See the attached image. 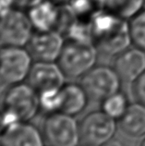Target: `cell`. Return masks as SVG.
<instances>
[{"label":"cell","instance_id":"6da1fadb","mask_svg":"<svg viewBox=\"0 0 145 146\" xmlns=\"http://www.w3.org/2000/svg\"><path fill=\"white\" fill-rule=\"evenodd\" d=\"M93 42L98 51L117 56L131 44L128 22L104 9L90 20Z\"/></svg>","mask_w":145,"mask_h":146},{"label":"cell","instance_id":"603a6c76","mask_svg":"<svg viewBox=\"0 0 145 146\" xmlns=\"http://www.w3.org/2000/svg\"><path fill=\"white\" fill-rule=\"evenodd\" d=\"M15 7L14 0H0V17L4 16Z\"/></svg>","mask_w":145,"mask_h":146},{"label":"cell","instance_id":"5b68a950","mask_svg":"<svg viewBox=\"0 0 145 146\" xmlns=\"http://www.w3.org/2000/svg\"><path fill=\"white\" fill-rule=\"evenodd\" d=\"M32 60L27 48L0 46V80L11 85L23 82L28 78Z\"/></svg>","mask_w":145,"mask_h":146},{"label":"cell","instance_id":"7402d4cb","mask_svg":"<svg viewBox=\"0 0 145 146\" xmlns=\"http://www.w3.org/2000/svg\"><path fill=\"white\" fill-rule=\"evenodd\" d=\"M15 7L21 9H30V7L36 6L43 0H14Z\"/></svg>","mask_w":145,"mask_h":146},{"label":"cell","instance_id":"e0dca14e","mask_svg":"<svg viewBox=\"0 0 145 146\" xmlns=\"http://www.w3.org/2000/svg\"><path fill=\"white\" fill-rule=\"evenodd\" d=\"M129 105L127 95L119 91L103 100L101 110L115 120H119L128 110Z\"/></svg>","mask_w":145,"mask_h":146},{"label":"cell","instance_id":"3957f363","mask_svg":"<svg viewBox=\"0 0 145 146\" xmlns=\"http://www.w3.org/2000/svg\"><path fill=\"white\" fill-rule=\"evenodd\" d=\"M42 134L47 146H78L81 143L79 123L73 116L62 112L47 115Z\"/></svg>","mask_w":145,"mask_h":146},{"label":"cell","instance_id":"ba28073f","mask_svg":"<svg viewBox=\"0 0 145 146\" xmlns=\"http://www.w3.org/2000/svg\"><path fill=\"white\" fill-rule=\"evenodd\" d=\"M117 128V120L102 110L93 111L79 122L81 141L84 145L104 146L114 138Z\"/></svg>","mask_w":145,"mask_h":146},{"label":"cell","instance_id":"ffe728a7","mask_svg":"<svg viewBox=\"0 0 145 146\" xmlns=\"http://www.w3.org/2000/svg\"><path fill=\"white\" fill-rule=\"evenodd\" d=\"M39 95L40 110L47 115L58 113L61 111L63 98L60 89H49L38 93Z\"/></svg>","mask_w":145,"mask_h":146},{"label":"cell","instance_id":"7c38bea8","mask_svg":"<svg viewBox=\"0 0 145 146\" xmlns=\"http://www.w3.org/2000/svg\"><path fill=\"white\" fill-rule=\"evenodd\" d=\"M113 68L122 82L133 83L145 71V52L135 46L126 49L115 56Z\"/></svg>","mask_w":145,"mask_h":146},{"label":"cell","instance_id":"d4e9b609","mask_svg":"<svg viewBox=\"0 0 145 146\" xmlns=\"http://www.w3.org/2000/svg\"><path fill=\"white\" fill-rule=\"evenodd\" d=\"M51 1L55 2L58 5H63V4H68L70 0H51Z\"/></svg>","mask_w":145,"mask_h":146},{"label":"cell","instance_id":"8992f818","mask_svg":"<svg viewBox=\"0 0 145 146\" xmlns=\"http://www.w3.org/2000/svg\"><path fill=\"white\" fill-rule=\"evenodd\" d=\"M34 29L23 9H13L0 17V46L24 47Z\"/></svg>","mask_w":145,"mask_h":146},{"label":"cell","instance_id":"44dd1931","mask_svg":"<svg viewBox=\"0 0 145 146\" xmlns=\"http://www.w3.org/2000/svg\"><path fill=\"white\" fill-rule=\"evenodd\" d=\"M132 93L136 102L145 106V71L132 83Z\"/></svg>","mask_w":145,"mask_h":146},{"label":"cell","instance_id":"4316f807","mask_svg":"<svg viewBox=\"0 0 145 146\" xmlns=\"http://www.w3.org/2000/svg\"><path fill=\"white\" fill-rule=\"evenodd\" d=\"M83 146H90V145H84V144H83Z\"/></svg>","mask_w":145,"mask_h":146},{"label":"cell","instance_id":"5bb4252c","mask_svg":"<svg viewBox=\"0 0 145 146\" xmlns=\"http://www.w3.org/2000/svg\"><path fill=\"white\" fill-rule=\"evenodd\" d=\"M61 93L63 103L60 112L75 117L85 110L90 97L81 83H65Z\"/></svg>","mask_w":145,"mask_h":146},{"label":"cell","instance_id":"7a4b0ae2","mask_svg":"<svg viewBox=\"0 0 145 146\" xmlns=\"http://www.w3.org/2000/svg\"><path fill=\"white\" fill-rule=\"evenodd\" d=\"M98 49L93 43L66 40L56 63L67 79L82 78L96 66Z\"/></svg>","mask_w":145,"mask_h":146},{"label":"cell","instance_id":"2e32d148","mask_svg":"<svg viewBox=\"0 0 145 146\" xmlns=\"http://www.w3.org/2000/svg\"><path fill=\"white\" fill-rule=\"evenodd\" d=\"M143 7L144 0H105V9L128 21L142 10Z\"/></svg>","mask_w":145,"mask_h":146},{"label":"cell","instance_id":"9a60e30c","mask_svg":"<svg viewBox=\"0 0 145 146\" xmlns=\"http://www.w3.org/2000/svg\"><path fill=\"white\" fill-rule=\"evenodd\" d=\"M118 122L126 135L132 138L145 136V106L139 102L130 104Z\"/></svg>","mask_w":145,"mask_h":146},{"label":"cell","instance_id":"30bf717a","mask_svg":"<svg viewBox=\"0 0 145 146\" xmlns=\"http://www.w3.org/2000/svg\"><path fill=\"white\" fill-rule=\"evenodd\" d=\"M66 79L56 62L35 61L30 70L27 82L39 93L49 89H60L66 83Z\"/></svg>","mask_w":145,"mask_h":146},{"label":"cell","instance_id":"cb8c5ba5","mask_svg":"<svg viewBox=\"0 0 145 146\" xmlns=\"http://www.w3.org/2000/svg\"><path fill=\"white\" fill-rule=\"evenodd\" d=\"M104 146H124V145L119 140L114 139V138H113L112 140H110L108 143H106Z\"/></svg>","mask_w":145,"mask_h":146},{"label":"cell","instance_id":"9c48e42d","mask_svg":"<svg viewBox=\"0 0 145 146\" xmlns=\"http://www.w3.org/2000/svg\"><path fill=\"white\" fill-rule=\"evenodd\" d=\"M66 39L56 31H34L26 48L34 61L56 62Z\"/></svg>","mask_w":145,"mask_h":146},{"label":"cell","instance_id":"52a82bcc","mask_svg":"<svg viewBox=\"0 0 145 146\" xmlns=\"http://www.w3.org/2000/svg\"><path fill=\"white\" fill-rule=\"evenodd\" d=\"M81 79L90 99L100 102L119 92L122 82L115 68L105 65L94 66Z\"/></svg>","mask_w":145,"mask_h":146},{"label":"cell","instance_id":"484cf974","mask_svg":"<svg viewBox=\"0 0 145 146\" xmlns=\"http://www.w3.org/2000/svg\"><path fill=\"white\" fill-rule=\"evenodd\" d=\"M140 146H145V137L142 139V141H140Z\"/></svg>","mask_w":145,"mask_h":146},{"label":"cell","instance_id":"ac0fdd59","mask_svg":"<svg viewBox=\"0 0 145 146\" xmlns=\"http://www.w3.org/2000/svg\"><path fill=\"white\" fill-rule=\"evenodd\" d=\"M68 5L79 19L90 21L95 14L105 9V0H70Z\"/></svg>","mask_w":145,"mask_h":146},{"label":"cell","instance_id":"d6986e66","mask_svg":"<svg viewBox=\"0 0 145 146\" xmlns=\"http://www.w3.org/2000/svg\"><path fill=\"white\" fill-rule=\"evenodd\" d=\"M128 22L131 44L145 52V9L140 10Z\"/></svg>","mask_w":145,"mask_h":146},{"label":"cell","instance_id":"8fae6325","mask_svg":"<svg viewBox=\"0 0 145 146\" xmlns=\"http://www.w3.org/2000/svg\"><path fill=\"white\" fill-rule=\"evenodd\" d=\"M42 131L29 122L20 121L0 129V146H44Z\"/></svg>","mask_w":145,"mask_h":146},{"label":"cell","instance_id":"4fadbf2b","mask_svg":"<svg viewBox=\"0 0 145 146\" xmlns=\"http://www.w3.org/2000/svg\"><path fill=\"white\" fill-rule=\"evenodd\" d=\"M27 14L34 31H56L59 15V5L51 0H43L28 9Z\"/></svg>","mask_w":145,"mask_h":146},{"label":"cell","instance_id":"277c9868","mask_svg":"<svg viewBox=\"0 0 145 146\" xmlns=\"http://www.w3.org/2000/svg\"><path fill=\"white\" fill-rule=\"evenodd\" d=\"M1 109L19 121L29 122L40 111L37 91L28 82L13 84L4 94Z\"/></svg>","mask_w":145,"mask_h":146}]
</instances>
